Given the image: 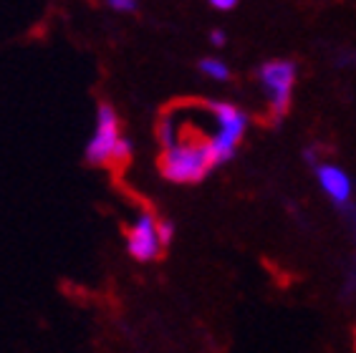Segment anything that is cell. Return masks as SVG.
Masks as SVG:
<instances>
[{"instance_id":"6da1fadb","label":"cell","mask_w":356,"mask_h":353,"mask_svg":"<svg viewBox=\"0 0 356 353\" xmlns=\"http://www.w3.org/2000/svg\"><path fill=\"white\" fill-rule=\"evenodd\" d=\"M159 174L167 182L175 184H200L218 170L215 154L210 149V139L197 142V139H187L177 142L170 149H162L157 159Z\"/></svg>"},{"instance_id":"7a4b0ae2","label":"cell","mask_w":356,"mask_h":353,"mask_svg":"<svg viewBox=\"0 0 356 353\" xmlns=\"http://www.w3.org/2000/svg\"><path fill=\"white\" fill-rule=\"evenodd\" d=\"M202 106L215 122V131L210 134V149L215 154V164L222 167L238 154L240 142L245 136L250 119L240 106H235L230 101H220V99H207Z\"/></svg>"},{"instance_id":"3957f363","label":"cell","mask_w":356,"mask_h":353,"mask_svg":"<svg viewBox=\"0 0 356 353\" xmlns=\"http://www.w3.org/2000/svg\"><path fill=\"white\" fill-rule=\"evenodd\" d=\"M258 83L268 99V114L273 122H283L293 104V88L298 79V63L293 58H273L255 68Z\"/></svg>"},{"instance_id":"277c9868","label":"cell","mask_w":356,"mask_h":353,"mask_svg":"<svg viewBox=\"0 0 356 353\" xmlns=\"http://www.w3.org/2000/svg\"><path fill=\"white\" fill-rule=\"evenodd\" d=\"M122 122H119V111L114 109V104L102 101L96 106V122L91 139L86 142L83 149V159L91 167H106L114 159L119 142H122Z\"/></svg>"},{"instance_id":"5b68a950","label":"cell","mask_w":356,"mask_h":353,"mask_svg":"<svg viewBox=\"0 0 356 353\" xmlns=\"http://www.w3.org/2000/svg\"><path fill=\"white\" fill-rule=\"evenodd\" d=\"M311 170H314L316 182H318L323 195L351 222L356 217V204H354V182H351L349 172L343 170V167H339V164L321 162V159L316 164H311Z\"/></svg>"},{"instance_id":"8992f818","label":"cell","mask_w":356,"mask_h":353,"mask_svg":"<svg viewBox=\"0 0 356 353\" xmlns=\"http://www.w3.org/2000/svg\"><path fill=\"white\" fill-rule=\"evenodd\" d=\"M157 220V215L142 212L134 220V224L127 230V252H129L131 260H137V263H154V260L162 258L165 245L159 240Z\"/></svg>"},{"instance_id":"52a82bcc","label":"cell","mask_w":356,"mask_h":353,"mask_svg":"<svg viewBox=\"0 0 356 353\" xmlns=\"http://www.w3.org/2000/svg\"><path fill=\"white\" fill-rule=\"evenodd\" d=\"M200 74L205 76V79H210V81H220L225 83L230 81V66H227L222 58H215V56H210V58H202V61L197 63Z\"/></svg>"},{"instance_id":"ba28073f","label":"cell","mask_w":356,"mask_h":353,"mask_svg":"<svg viewBox=\"0 0 356 353\" xmlns=\"http://www.w3.org/2000/svg\"><path fill=\"white\" fill-rule=\"evenodd\" d=\"M131 156H134V142H131L129 136H122V142H119L117 151H114L111 164H114V167H124V164L131 162Z\"/></svg>"},{"instance_id":"9c48e42d","label":"cell","mask_w":356,"mask_h":353,"mask_svg":"<svg viewBox=\"0 0 356 353\" xmlns=\"http://www.w3.org/2000/svg\"><path fill=\"white\" fill-rule=\"evenodd\" d=\"M157 232H159V240H162V245H165V250L172 245V240H175V235H177V224L172 222V220H165L159 217L157 220Z\"/></svg>"},{"instance_id":"30bf717a","label":"cell","mask_w":356,"mask_h":353,"mask_svg":"<svg viewBox=\"0 0 356 353\" xmlns=\"http://www.w3.org/2000/svg\"><path fill=\"white\" fill-rule=\"evenodd\" d=\"M106 3V8H111L114 13H137V8H139V0H104Z\"/></svg>"},{"instance_id":"8fae6325","label":"cell","mask_w":356,"mask_h":353,"mask_svg":"<svg viewBox=\"0 0 356 353\" xmlns=\"http://www.w3.org/2000/svg\"><path fill=\"white\" fill-rule=\"evenodd\" d=\"M238 3L240 0H207V6L215 8V10H220V13H230V10H235Z\"/></svg>"},{"instance_id":"7c38bea8","label":"cell","mask_w":356,"mask_h":353,"mask_svg":"<svg viewBox=\"0 0 356 353\" xmlns=\"http://www.w3.org/2000/svg\"><path fill=\"white\" fill-rule=\"evenodd\" d=\"M210 43H213V46H218V48L225 46V43H227L225 31H213V33H210Z\"/></svg>"}]
</instances>
